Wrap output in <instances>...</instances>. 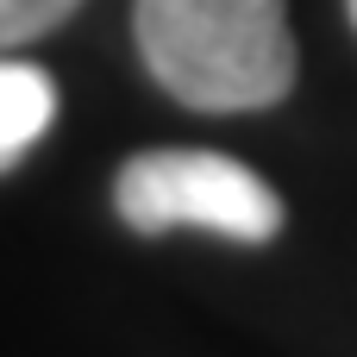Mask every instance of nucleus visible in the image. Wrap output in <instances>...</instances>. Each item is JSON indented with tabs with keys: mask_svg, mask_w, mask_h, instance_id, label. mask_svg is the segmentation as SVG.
<instances>
[{
	"mask_svg": "<svg viewBox=\"0 0 357 357\" xmlns=\"http://www.w3.org/2000/svg\"><path fill=\"white\" fill-rule=\"evenodd\" d=\"M151 82L195 113H257L295 88L282 0H132Z\"/></svg>",
	"mask_w": 357,
	"mask_h": 357,
	"instance_id": "1",
	"label": "nucleus"
},
{
	"mask_svg": "<svg viewBox=\"0 0 357 357\" xmlns=\"http://www.w3.org/2000/svg\"><path fill=\"white\" fill-rule=\"evenodd\" d=\"M113 207L132 232H213L232 245H270L282 232V195L220 151H138L113 176Z\"/></svg>",
	"mask_w": 357,
	"mask_h": 357,
	"instance_id": "2",
	"label": "nucleus"
},
{
	"mask_svg": "<svg viewBox=\"0 0 357 357\" xmlns=\"http://www.w3.org/2000/svg\"><path fill=\"white\" fill-rule=\"evenodd\" d=\"M56 126V82L38 63L0 56V176L38 151V138Z\"/></svg>",
	"mask_w": 357,
	"mask_h": 357,
	"instance_id": "3",
	"label": "nucleus"
},
{
	"mask_svg": "<svg viewBox=\"0 0 357 357\" xmlns=\"http://www.w3.org/2000/svg\"><path fill=\"white\" fill-rule=\"evenodd\" d=\"M82 0H0V50H19L44 31H56Z\"/></svg>",
	"mask_w": 357,
	"mask_h": 357,
	"instance_id": "4",
	"label": "nucleus"
},
{
	"mask_svg": "<svg viewBox=\"0 0 357 357\" xmlns=\"http://www.w3.org/2000/svg\"><path fill=\"white\" fill-rule=\"evenodd\" d=\"M345 13H351V25H357V0H345Z\"/></svg>",
	"mask_w": 357,
	"mask_h": 357,
	"instance_id": "5",
	"label": "nucleus"
}]
</instances>
